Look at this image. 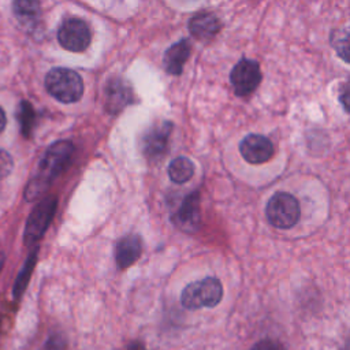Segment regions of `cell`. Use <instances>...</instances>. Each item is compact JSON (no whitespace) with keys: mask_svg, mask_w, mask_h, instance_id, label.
<instances>
[{"mask_svg":"<svg viewBox=\"0 0 350 350\" xmlns=\"http://www.w3.org/2000/svg\"><path fill=\"white\" fill-rule=\"evenodd\" d=\"M72 153L74 145L70 141H57L52 144L46 149L40 163L38 178L34 182H31L30 187L26 190V197H37L41 193L40 190H42V187H45L46 183H49L53 178L60 175L62 171H64V168L68 165L72 157Z\"/></svg>","mask_w":350,"mask_h":350,"instance_id":"obj_1","label":"cell"},{"mask_svg":"<svg viewBox=\"0 0 350 350\" xmlns=\"http://www.w3.org/2000/svg\"><path fill=\"white\" fill-rule=\"evenodd\" d=\"M45 88L56 100L70 104L83 94V81L78 72L64 67L52 68L45 77Z\"/></svg>","mask_w":350,"mask_h":350,"instance_id":"obj_2","label":"cell"},{"mask_svg":"<svg viewBox=\"0 0 350 350\" xmlns=\"http://www.w3.org/2000/svg\"><path fill=\"white\" fill-rule=\"evenodd\" d=\"M221 282L217 278H205L187 284L180 294V302L186 309L213 308L221 301Z\"/></svg>","mask_w":350,"mask_h":350,"instance_id":"obj_3","label":"cell"},{"mask_svg":"<svg viewBox=\"0 0 350 350\" xmlns=\"http://www.w3.org/2000/svg\"><path fill=\"white\" fill-rule=\"evenodd\" d=\"M268 221L276 228H291L295 226L301 216L298 200L288 193L279 191L273 194L265 208Z\"/></svg>","mask_w":350,"mask_h":350,"instance_id":"obj_4","label":"cell"},{"mask_svg":"<svg viewBox=\"0 0 350 350\" xmlns=\"http://www.w3.org/2000/svg\"><path fill=\"white\" fill-rule=\"evenodd\" d=\"M56 198L48 197L38 202L34 209L31 211L25 230V241L27 245L36 243L46 231L49 223L53 219L56 211Z\"/></svg>","mask_w":350,"mask_h":350,"instance_id":"obj_5","label":"cell"},{"mask_svg":"<svg viewBox=\"0 0 350 350\" xmlns=\"http://www.w3.org/2000/svg\"><path fill=\"white\" fill-rule=\"evenodd\" d=\"M90 29L78 18H70L62 23L57 31L59 44L70 52H83L90 44Z\"/></svg>","mask_w":350,"mask_h":350,"instance_id":"obj_6","label":"cell"},{"mask_svg":"<svg viewBox=\"0 0 350 350\" xmlns=\"http://www.w3.org/2000/svg\"><path fill=\"white\" fill-rule=\"evenodd\" d=\"M230 81L238 96L250 94L261 82V70L258 63L252 59L239 60L230 74Z\"/></svg>","mask_w":350,"mask_h":350,"instance_id":"obj_7","label":"cell"},{"mask_svg":"<svg viewBox=\"0 0 350 350\" xmlns=\"http://www.w3.org/2000/svg\"><path fill=\"white\" fill-rule=\"evenodd\" d=\"M242 157L250 164H262L273 154L272 142L260 134H249L239 144Z\"/></svg>","mask_w":350,"mask_h":350,"instance_id":"obj_8","label":"cell"},{"mask_svg":"<svg viewBox=\"0 0 350 350\" xmlns=\"http://www.w3.org/2000/svg\"><path fill=\"white\" fill-rule=\"evenodd\" d=\"M174 223L183 231H194L200 223L198 193L189 194L174 215Z\"/></svg>","mask_w":350,"mask_h":350,"instance_id":"obj_9","label":"cell"},{"mask_svg":"<svg viewBox=\"0 0 350 350\" xmlns=\"http://www.w3.org/2000/svg\"><path fill=\"white\" fill-rule=\"evenodd\" d=\"M142 252V242L141 238L135 234H129L119 239L116 245V252H115V258H116V265L119 269H126L131 264H134Z\"/></svg>","mask_w":350,"mask_h":350,"instance_id":"obj_10","label":"cell"},{"mask_svg":"<svg viewBox=\"0 0 350 350\" xmlns=\"http://www.w3.org/2000/svg\"><path fill=\"white\" fill-rule=\"evenodd\" d=\"M172 124L170 122H164L159 126L152 127L144 137V152L148 157H159L164 153L168 142V137L171 134Z\"/></svg>","mask_w":350,"mask_h":350,"instance_id":"obj_11","label":"cell"},{"mask_svg":"<svg viewBox=\"0 0 350 350\" xmlns=\"http://www.w3.org/2000/svg\"><path fill=\"white\" fill-rule=\"evenodd\" d=\"M189 30L196 38L208 41L219 33L220 22L212 12H200L190 19Z\"/></svg>","mask_w":350,"mask_h":350,"instance_id":"obj_12","label":"cell"},{"mask_svg":"<svg viewBox=\"0 0 350 350\" xmlns=\"http://www.w3.org/2000/svg\"><path fill=\"white\" fill-rule=\"evenodd\" d=\"M191 46L189 40H180L171 45L163 56V64L168 74L179 75L183 70V64L190 55Z\"/></svg>","mask_w":350,"mask_h":350,"instance_id":"obj_13","label":"cell"},{"mask_svg":"<svg viewBox=\"0 0 350 350\" xmlns=\"http://www.w3.org/2000/svg\"><path fill=\"white\" fill-rule=\"evenodd\" d=\"M105 97L108 111L116 112L130 103L131 92L130 88L122 79H113L108 83L105 89Z\"/></svg>","mask_w":350,"mask_h":350,"instance_id":"obj_14","label":"cell"},{"mask_svg":"<svg viewBox=\"0 0 350 350\" xmlns=\"http://www.w3.org/2000/svg\"><path fill=\"white\" fill-rule=\"evenodd\" d=\"M12 11L21 23L34 25L40 19L41 4L38 0H14Z\"/></svg>","mask_w":350,"mask_h":350,"instance_id":"obj_15","label":"cell"},{"mask_svg":"<svg viewBox=\"0 0 350 350\" xmlns=\"http://www.w3.org/2000/svg\"><path fill=\"white\" fill-rule=\"evenodd\" d=\"M194 175V164L190 159L179 156L168 165V176L174 183L182 185L190 180Z\"/></svg>","mask_w":350,"mask_h":350,"instance_id":"obj_16","label":"cell"},{"mask_svg":"<svg viewBox=\"0 0 350 350\" xmlns=\"http://www.w3.org/2000/svg\"><path fill=\"white\" fill-rule=\"evenodd\" d=\"M16 118L19 120L21 124V130L23 133L25 137H29L31 133V129L34 126V119H36V113L34 109L31 107V104L26 100L19 103L18 111H16Z\"/></svg>","mask_w":350,"mask_h":350,"instance_id":"obj_17","label":"cell"},{"mask_svg":"<svg viewBox=\"0 0 350 350\" xmlns=\"http://www.w3.org/2000/svg\"><path fill=\"white\" fill-rule=\"evenodd\" d=\"M34 261H36V250L29 256V258H27V261H26V264H25V267H23L21 275H19L18 279H16L15 291H14L15 295H19V294L23 291V288H25V286H26V283H27V280H29L30 272H31V269H33V267H34Z\"/></svg>","mask_w":350,"mask_h":350,"instance_id":"obj_18","label":"cell"},{"mask_svg":"<svg viewBox=\"0 0 350 350\" xmlns=\"http://www.w3.org/2000/svg\"><path fill=\"white\" fill-rule=\"evenodd\" d=\"M252 350H286V347L276 339H271V338H265L258 340Z\"/></svg>","mask_w":350,"mask_h":350,"instance_id":"obj_19","label":"cell"},{"mask_svg":"<svg viewBox=\"0 0 350 350\" xmlns=\"http://www.w3.org/2000/svg\"><path fill=\"white\" fill-rule=\"evenodd\" d=\"M127 350H146V347L144 346V343L141 342H131L127 347Z\"/></svg>","mask_w":350,"mask_h":350,"instance_id":"obj_20","label":"cell"},{"mask_svg":"<svg viewBox=\"0 0 350 350\" xmlns=\"http://www.w3.org/2000/svg\"><path fill=\"white\" fill-rule=\"evenodd\" d=\"M5 123H7V119H5V113H4L3 108L0 107V133L4 130V127H5Z\"/></svg>","mask_w":350,"mask_h":350,"instance_id":"obj_21","label":"cell"},{"mask_svg":"<svg viewBox=\"0 0 350 350\" xmlns=\"http://www.w3.org/2000/svg\"><path fill=\"white\" fill-rule=\"evenodd\" d=\"M3 264H4V254H3V253H0V272H1Z\"/></svg>","mask_w":350,"mask_h":350,"instance_id":"obj_22","label":"cell"}]
</instances>
